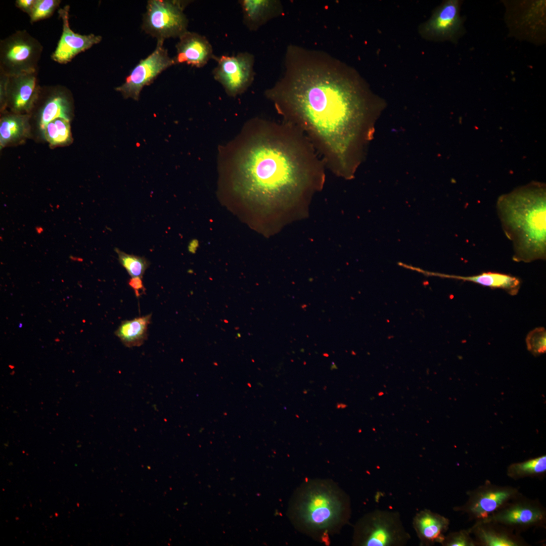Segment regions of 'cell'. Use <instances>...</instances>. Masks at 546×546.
I'll return each mask as SVG.
<instances>
[{
  "instance_id": "cell-1",
  "label": "cell",
  "mask_w": 546,
  "mask_h": 546,
  "mask_svg": "<svg viewBox=\"0 0 546 546\" xmlns=\"http://www.w3.org/2000/svg\"><path fill=\"white\" fill-rule=\"evenodd\" d=\"M285 73L266 91L285 122L301 131L325 167L351 177L382 109L357 72L328 55L291 46Z\"/></svg>"
},
{
  "instance_id": "cell-2",
  "label": "cell",
  "mask_w": 546,
  "mask_h": 546,
  "mask_svg": "<svg viewBox=\"0 0 546 546\" xmlns=\"http://www.w3.org/2000/svg\"><path fill=\"white\" fill-rule=\"evenodd\" d=\"M249 123L220 157L239 194L271 207L296 203L321 188L325 165L301 131L285 122Z\"/></svg>"
},
{
  "instance_id": "cell-3",
  "label": "cell",
  "mask_w": 546,
  "mask_h": 546,
  "mask_svg": "<svg viewBox=\"0 0 546 546\" xmlns=\"http://www.w3.org/2000/svg\"><path fill=\"white\" fill-rule=\"evenodd\" d=\"M497 212L512 242L515 261L530 262L546 256L545 188L532 183L500 197Z\"/></svg>"
},
{
  "instance_id": "cell-4",
  "label": "cell",
  "mask_w": 546,
  "mask_h": 546,
  "mask_svg": "<svg viewBox=\"0 0 546 546\" xmlns=\"http://www.w3.org/2000/svg\"><path fill=\"white\" fill-rule=\"evenodd\" d=\"M348 495L335 482L308 480L295 491L289 515L296 529L320 541L328 542L349 521Z\"/></svg>"
},
{
  "instance_id": "cell-5",
  "label": "cell",
  "mask_w": 546,
  "mask_h": 546,
  "mask_svg": "<svg viewBox=\"0 0 546 546\" xmlns=\"http://www.w3.org/2000/svg\"><path fill=\"white\" fill-rule=\"evenodd\" d=\"M411 538L398 512L375 510L355 524L353 542L357 546H403Z\"/></svg>"
},
{
  "instance_id": "cell-6",
  "label": "cell",
  "mask_w": 546,
  "mask_h": 546,
  "mask_svg": "<svg viewBox=\"0 0 546 546\" xmlns=\"http://www.w3.org/2000/svg\"><path fill=\"white\" fill-rule=\"evenodd\" d=\"M189 1L149 0L144 15L143 30L158 40L179 37L187 31L188 20L184 10Z\"/></svg>"
},
{
  "instance_id": "cell-7",
  "label": "cell",
  "mask_w": 546,
  "mask_h": 546,
  "mask_svg": "<svg viewBox=\"0 0 546 546\" xmlns=\"http://www.w3.org/2000/svg\"><path fill=\"white\" fill-rule=\"evenodd\" d=\"M43 47L26 30H18L0 42V72L7 76L37 71Z\"/></svg>"
},
{
  "instance_id": "cell-8",
  "label": "cell",
  "mask_w": 546,
  "mask_h": 546,
  "mask_svg": "<svg viewBox=\"0 0 546 546\" xmlns=\"http://www.w3.org/2000/svg\"><path fill=\"white\" fill-rule=\"evenodd\" d=\"M214 59L217 65L212 71L213 77L229 96L240 95L251 85L255 76L252 54L245 52L234 56H215Z\"/></svg>"
},
{
  "instance_id": "cell-9",
  "label": "cell",
  "mask_w": 546,
  "mask_h": 546,
  "mask_svg": "<svg viewBox=\"0 0 546 546\" xmlns=\"http://www.w3.org/2000/svg\"><path fill=\"white\" fill-rule=\"evenodd\" d=\"M164 40H158L154 51L141 60L120 86L115 88L124 98L138 101L143 88L151 83L162 71L174 65L164 47Z\"/></svg>"
},
{
  "instance_id": "cell-10",
  "label": "cell",
  "mask_w": 546,
  "mask_h": 546,
  "mask_svg": "<svg viewBox=\"0 0 546 546\" xmlns=\"http://www.w3.org/2000/svg\"><path fill=\"white\" fill-rule=\"evenodd\" d=\"M460 3L458 0H447L437 7L431 17L420 26L421 36L432 41L457 42L463 32Z\"/></svg>"
},
{
  "instance_id": "cell-11",
  "label": "cell",
  "mask_w": 546,
  "mask_h": 546,
  "mask_svg": "<svg viewBox=\"0 0 546 546\" xmlns=\"http://www.w3.org/2000/svg\"><path fill=\"white\" fill-rule=\"evenodd\" d=\"M37 71L8 76L7 108L17 114H30L38 99L40 87Z\"/></svg>"
},
{
  "instance_id": "cell-12",
  "label": "cell",
  "mask_w": 546,
  "mask_h": 546,
  "mask_svg": "<svg viewBox=\"0 0 546 546\" xmlns=\"http://www.w3.org/2000/svg\"><path fill=\"white\" fill-rule=\"evenodd\" d=\"M69 6H65L59 11L63 22V30L57 46L51 56L52 60L60 64H66L81 52L101 42V36L89 34L81 35L74 32L70 27Z\"/></svg>"
},
{
  "instance_id": "cell-13",
  "label": "cell",
  "mask_w": 546,
  "mask_h": 546,
  "mask_svg": "<svg viewBox=\"0 0 546 546\" xmlns=\"http://www.w3.org/2000/svg\"><path fill=\"white\" fill-rule=\"evenodd\" d=\"M174 65L187 64L197 68L204 67L215 56L211 44L204 36L187 31L179 37L176 44Z\"/></svg>"
},
{
  "instance_id": "cell-14",
  "label": "cell",
  "mask_w": 546,
  "mask_h": 546,
  "mask_svg": "<svg viewBox=\"0 0 546 546\" xmlns=\"http://www.w3.org/2000/svg\"><path fill=\"white\" fill-rule=\"evenodd\" d=\"M516 493L515 489L509 487L481 488L471 496L464 509L476 518L485 519Z\"/></svg>"
},
{
  "instance_id": "cell-15",
  "label": "cell",
  "mask_w": 546,
  "mask_h": 546,
  "mask_svg": "<svg viewBox=\"0 0 546 546\" xmlns=\"http://www.w3.org/2000/svg\"><path fill=\"white\" fill-rule=\"evenodd\" d=\"M73 108L72 98L67 89L60 86L53 87L37 110L38 123L41 131L56 118L70 121Z\"/></svg>"
},
{
  "instance_id": "cell-16",
  "label": "cell",
  "mask_w": 546,
  "mask_h": 546,
  "mask_svg": "<svg viewBox=\"0 0 546 546\" xmlns=\"http://www.w3.org/2000/svg\"><path fill=\"white\" fill-rule=\"evenodd\" d=\"M414 529L422 546H429L435 542L442 543L444 533L449 525L446 518L425 509L417 513L413 519Z\"/></svg>"
},
{
  "instance_id": "cell-17",
  "label": "cell",
  "mask_w": 546,
  "mask_h": 546,
  "mask_svg": "<svg viewBox=\"0 0 546 546\" xmlns=\"http://www.w3.org/2000/svg\"><path fill=\"white\" fill-rule=\"evenodd\" d=\"M243 22L250 31H256L270 19L281 14L280 2L270 0H240Z\"/></svg>"
},
{
  "instance_id": "cell-18",
  "label": "cell",
  "mask_w": 546,
  "mask_h": 546,
  "mask_svg": "<svg viewBox=\"0 0 546 546\" xmlns=\"http://www.w3.org/2000/svg\"><path fill=\"white\" fill-rule=\"evenodd\" d=\"M0 121V147L18 144L30 136V114L3 112Z\"/></svg>"
},
{
  "instance_id": "cell-19",
  "label": "cell",
  "mask_w": 546,
  "mask_h": 546,
  "mask_svg": "<svg viewBox=\"0 0 546 546\" xmlns=\"http://www.w3.org/2000/svg\"><path fill=\"white\" fill-rule=\"evenodd\" d=\"M543 517V513L539 509L531 505L519 504L484 520L486 523L495 522L511 525H528L540 522Z\"/></svg>"
},
{
  "instance_id": "cell-20",
  "label": "cell",
  "mask_w": 546,
  "mask_h": 546,
  "mask_svg": "<svg viewBox=\"0 0 546 546\" xmlns=\"http://www.w3.org/2000/svg\"><path fill=\"white\" fill-rule=\"evenodd\" d=\"M152 313L145 316L125 320L115 332L122 344L127 347H139L148 338V326L151 323Z\"/></svg>"
},
{
  "instance_id": "cell-21",
  "label": "cell",
  "mask_w": 546,
  "mask_h": 546,
  "mask_svg": "<svg viewBox=\"0 0 546 546\" xmlns=\"http://www.w3.org/2000/svg\"><path fill=\"white\" fill-rule=\"evenodd\" d=\"M445 276L474 282L491 288H501L506 290L511 295L516 294L520 286V281L519 279L509 275L499 272H483L478 275L467 277Z\"/></svg>"
},
{
  "instance_id": "cell-22",
  "label": "cell",
  "mask_w": 546,
  "mask_h": 546,
  "mask_svg": "<svg viewBox=\"0 0 546 546\" xmlns=\"http://www.w3.org/2000/svg\"><path fill=\"white\" fill-rule=\"evenodd\" d=\"M42 132L51 147L66 146L72 141L70 120L64 118L51 121Z\"/></svg>"
},
{
  "instance_id": "cell-23",
  "label": "cell",
  "mask_w": 546,
  "mask_h": 546,
  "mask_svg": "<svg viewBox=\"0 0 546 546\" xmlns=\"http://www.w3.org/2000/svg\"><path fill=\"white\" fill-rule=\"evenodd\" d=\"M115 251L118 254L119 263L131 278H142L150 264L146 258L126 253L116 248Z\"/></svg>"
},
{
  "instance_id": "cell-24",
  "label": "cell",
  "mask_w": 546,
  "mask_h": 546,
  "mask_svg": "<svg viewBox=\"0 0 546 546\" xmlns=\"http://www.w3.org/2000/svg\"><path fill=\"white\" fill-rule=\"evenodd\" d=\"M546 470V457L542 456L526 462L512 465L509 468L511 476H524L543 473Z\"/></svg>"
},
{
  "instance_id": "cell-25",
  "label": "cell",
  "mask_w": 546,
  "mask_h": 546,
  "mask_svg": "<svg viewBox=\"0 0 546 546\" xmlns=\"http://www.w3.org/2000/svg\"><path fill=\"white\" fill-rule=\"evenodd\" d=\"M60 3V0H35L31 12L29 15L31 23L50 17L58 7Z\"/></svg>"
},
{
  "instance_id": "cell-26",
  "label": "cell",
  "mask_w": 546,
  "mask_h": 546,
  "mask_svg": "<svg viewBox=\"0 0 546 546\" xmlns=\"http://www.w3.org/2000/svg\"><path fill=\"white\" fill-rule=\"evenodd\" d=\"M478 535L484 544L488 546H515L517 542L503 533L479 528Z\"/></svg>"
},
{
  "instance_id": "cell-27",
  "label": "cell",
  "mask_w": 546,
  "mask_h": 546,
  "mask_svg": "<svg viewBox=\"0 0 546 546\" xmlns=\"http://www.w3.org/2000/svg\"><path fill=\"white\" fill-rule=\"evenodd\" d=\"M546 331L543 327L534 329L528 333L526 338L527 349L535 355L545 352Z\"/></svg>"
},
{
  "instance_id": "cell-28",
  "label": "cell",
  "mask_w": 546,
  "mask_h": 546,
  "mask_svg": "<svg viewBox=\"0 0 546 546\" xmlns=\"http://www.w3.org/2000/svg\"><path fill=\"white\" fill-rule=\"evenodd\" d=\"M442 544L446 546H469L473 543L464 532H458L449 534L445 536Z\"/></svg>"
},
{
  "instance_id": "cell-29",
  "label": "cell",
  "mask_w": 546,
  "mask_h": 546,
  "mask_svg": "<svg viewBox=\"0 0 546 546\" xmlns=\"http://www.w3.org/2000/svg\"><path fill=\"white\" fill-rule=\"evenodd\" d=\"M8 81V76L0 72V108L2 113L7 108Z\"/></svg>"
},
{
  "instance_id": "cell-30",
  "label": "cell",
  "mask_w": 546,
  "mask_h": 546,
  "mask_svg": "<svg viewBox=\"0 0 546 546\" xmlns=\"http://www.w3.org/2000/svg\"><path fill=\"white\" fill-rule=\"evenodd\" d=\"M128 285L134 290L135 296L140 297L145 292V288L140 277L131 278L128 281Z\"/></svg>"
},
{
  "instance_id": "cell-31",
  "label": "cell",
  "mask_w": 546,
  "mask_h": 546,
  "mask_svg": "<svg viewBox=\"0 0 546 546\" xmlns=\"http://www.w3.org/2000/svg\"><path fill=\"white\" fill-rule=\"evenodd\" d=\"M34 1L35 0H17L16 1V5L18 8L29 15L31 12Z\"/></svg>"
}]
</instances>
